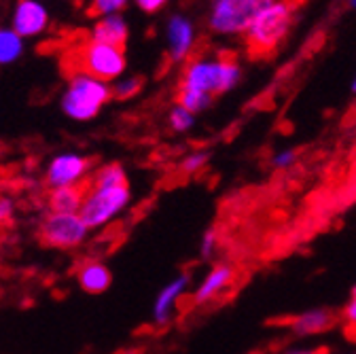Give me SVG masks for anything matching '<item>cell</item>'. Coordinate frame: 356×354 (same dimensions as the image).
<instances>
[{
	"label": "cell",
	"mask_w": 356,
	"mask_h": 354,
	"mask_svg": "<svg viewBox=\"0 0 356 354\" xmlns=\"http://www.w3.org/2000/svg\"><path fill=\"white\" fill-rule=\"evenodd\" d=\"M94 170L96 168L92 157L76 151H62L47 161V168H44V185L49 189L87 185Z\"/></svg>",
	"instance_id": "8"
},
{
	"label": "cell",
	"mask_w": 356,
	"mask_h": 354,
	"mask_svg": "<svg viewBox=\"0 0 356 354\" xmlns=\"http://www.w3.org/2000/svg\"><path fill=\"white\" fill-rule=\"evenodd\" d=\"M333 325H335V312H333V309H329V307H312V309H305V312L293 316L286 327H289L291 335L303 339V337L325 333Z\"/></svg>",
	"instance_id": "13"
},
{
	"label": "cell",
	"mask_w": 356,
	"mask_h": 354,
	"mask_svg": "<svg viewBox=\"0 0 356 354\" xmlns=\"http://www.w3.org/2000/svg\"><path fill=\"white\" fill-rule=\"evenodd\" d=\"M26 51V38H22L11 26H0V66L15 64Z\"/></svg>",
	"instance_id": "17"
},
{
	"label": "cell",
	"mask_w": 356,
	"mask_h": 354,
	"mask_svg": "<svg viewBox=\"0 0 356 354\" xmlns=\"http://www.w3.org/2000/svg\"><path fill=\"white\" fill-rule=\"evenodd\" d=\"M348 5H350L352 11H356V0H348Z\"/></svg>",
	"instance_id": "30"
},
{
	"label": "cell",
	"mask_w": 356,
	"mask_h": 354,
	"mask_svg": "<svg viewBox=\"0 0 356 354\" xmlns=\"http://www.w3.org/2000/svg\"><path fill=\"white\" fill-rule=\"evenodd\" d=\"M293 24H295V7L291 0H272L254 17L242 40L252 56H270L286 40Z\"/></svg>",
	"instance_id": "4"
},
{
	"label": "cell",
	"mask_w": 356,
	"mask_h": 354,
	"mask_svg": "<svg viewBox=\"0 0 356 354\" xmlns=\"http://www.w3.org/2000/svg\"><path fill=\"white\" fill-rule=\"evenodd\" d=\"M352 295H356V284H354V289H352Z\"/></svg>",
	"instance_id": "32"
},
{
	"label": "cell",
	"mask_w": 356,
	"mask_h": 354,
	"mask_svg": "<svg viewBox=\"0 0 356 354\" xmlns=\"http://www.w3.org/2000/svg\"><path fill=\"white\" fill-rule=\"evenodd\" d=\"M218 248H220V236L214 227H208L200 240V255L204 259H212L218 252Z\"/></svg>",
	"instance_id": "22"
},
{
	"label": "cell",
	"mask_w": 356,
	"mask_h": 354,
	"mask_svg": "<svg viewBox=\"0 0 356 354\" xmlns=\"http://www.w3.org/2000/svg\"><path fill=\"white\" fill-rule=\"evenodd\" d=\"M111 87H113V98L131 100V98H136L143 92L145 81L138 74H121L117 81L111 83Z\"/></svg>",
	"instance_id": "19"
},
{
	"label": "cell",
	"mask_w": 356,
	"mask_h": 354,
	"mask_svg": "<svg viewBox=\"0 0 356 354\" xmlns=\"http://www.w3.org/2000/svg\"><path fill=\"white\" fill-rule=\"evenodd\" d=\"M76 280L79 287L89 293V295H102L104 291L111 289L113 284V274L108 270V265L96 259L83 261L76 270Z\"/></svg>",
	"instance_id": "14"
},
{
	"label": "cell",
	"mask_w": 356,
	"mask_h": 354,
	"mask_svg": "<svg viewBox=\"0 0 356 354\" xmlns=\"http://www.w3.org/2000/svg\"><path fill=\"white\" fill-rule=\"evenodd\" d=\"M85 195V185L49 189V210L51 212H79Z\"/></svg>",
	"instance_id": "16"
},
{
	"label": "cell",
	"mask_w": 356,
	"mask_h": 354,
	"mask_svg": "<svg viewBox=\"0 0 356 354\" xmlns=\"http://www.w3.org/2000/svg\"><path fill=\"white\" fill-rule=\"evenodd\" d=\"M272 0H208L206 28L220 40H242L254 17Z\"/></svg>",
	"instance_id": "6"
},
{
	"label": "cell",
	"mask_w": 356,
	"mask_h": 354,
	"mask_svg": "<svg viewBox=\"0 0 356 354\" xmlns=\"http://www.w3.org/2000/svg\"><path fill=\"white\" fill-rule=\"evenodd\" d=\"M312 352H314V348H307V346H301V344L289 346V348L282 350V354H312Z\"/></svg>",
	"instance_id": "27"
},
{
	"label": "cell",
	"mask_w": 356,
	"mask_h": 354,
	"mask_svg": "<svg viewBox=\"0 0 356 354\" xmlns=\"http://www.w3.org/2000/svg\"><path fill=\"white\" fill-rule=\"evenodd\" d=\"M134 0H89L87 13L92 17H106V15H121Z\"/></svg>",
	"instance_id": "20"
},
{
	"label": "cell",
	"mask_w": 356,
	"mask_h": 354,
	"mask_svg": "<svg viewBox=\"0 0 356 354\" xmlns=\"http://www.w3.org/2000/svg\"><path fill=\"white\" fill-rule=\"evenodd\" d=\"M134 5H136L147 15H155V13L163 11L170 5V0H134Z\"/></svg>",
	"instance_id": "26"
},
{
	"label": "cell",
	"mask_w": 356,
	"mask_h": 354,
	"mask_svg": "<svg viewBox=\"0 0 356 354\" xmlns=\"http://www.w3.org/2000/svg\"><path fill=\"white\" fill-rule=\"evenodd\" d=\"M64 58L68 72H87L108 83L125 74L127 68V56L123 47L106 45L94 38H85L72 49H66Z\"/></svg>",
	"instance_id": "5"
},
{
	"label": "cell",
	"mask_w": 356,
	"mask_h": 354,
	"mask_svg": "<svg viewBox=\"0 0 356 354\" xmlns=\"http://www.w3.org/2000/svg\"><path fill=\"white\" fill-rule=\"evenodd\" d=\"M89 38L106 42V45H115V47H125L129 40V24L127 19L121 15H106V17H98L89 30Z\"/></svg>",
	"instance_id": "15"
},
{
	"label": "cell",
	"mask_w": 356,
	"mask_h": 354,
	"mask_svg": "<svg viewBox=\"0 0 356 354\" xmlns=\"http://www.w3.org/2000/svg\"><path fill=\"white\" fill-rule=\"evenodd\" d=\"M111 100L113 87L108 81L87 72H68V81L60 96V108L70 121L89 123L104 111Z\"/></svg>",
	"instance_id": "2"
},
{
	"label": "cell",
	"mask_w": 356,
	"mask_h": 354,
	"mask_svg": "<svg viewBox=\"0 0 356 354\" xmlns=\"http://www.w3.org/2000/svg\"><path fill=\"white\" fill-rule=\"evenodd\" d=\"M197 123V115L191 113L189 108H185L183 104H174L170 111H168V127L174 131V134H187L191 131Z\"/></svg>",
	"instance_id": "18"
},
{
	"label": "cell",
	"mask_w": 356,
	"mask_h": 354,
	"mask_svg": "<svg viewBox=\"0 0 356 354\" xmlns=\"http://www.w3.org/2000/svg\"><path fill=\"white\" fill-rule=\"evenodd\" d=\"M15 218V202L7 195H0V225H9Z\"/></svg>",
	"instance_id": "25"
},
{
	"label": "cell",
	"mask_w": 356,
	"mask_h": 354,
	"mask_svg": "<svg viewBox=\"0 0 356 354\" xmlns=\"http://www.w3.org/2000/svg\"><path fill=\"white\" fill-rule=\"evenodd\" d=\"M121 354H143V350H136V348H131V350H123Z\"/></svg>",
	"instance_id": "29"
},
{
	"label": "cell",
	"mask_w": 356,
	"mask_h": 354,
	"mask_svg": "<svg viewBox=\"0 0 356 354\" xmlns=\"http://www.w3.org/2000/svg\"><path fill=\"white\" fill-rule=\"evenodd\" d=\"M51 26V13L40 0H17L11 11V28L22 38H38Z\"/></svg>",
	"instance_id": "10"
},
{
	"label": "cell",
	"mask_w": 356,
	"mask_h": 354,
	"mask_svg": "<svg viewBox=\"0 0 356 354\" xmlns=\"http://www.w3.org/2000/svg\"><path fill=\"white\" fill-rule=\"evenodd\" d=\"M165 56L172 64H185L193 58L200 32L187 13H172L163 26Z\"/></svg>",
	"instance_id": "9"
},
{
	"label": "cell",
	"mask_w": 356,
	"mask_h": 354,
	"mask_svg": "<svg viewBox=\"0 0 356 354\" xmlns=\"http://www.w3.org/2000/svg\"><path fill=\"white\" fill-rule=\"evenodd\" d=\"M236 280V270L229 263H216L208 270V274L204 276V280L197 284V289L193 291V301L204 305L214 301L216 297H220L225 293Z\"/></svg>",
	"instance_id": "12"
},
{
	"label": "cell",
	"mask_w": 356,
	"mask_h": 354,
	"mask_svg": "<svg viewBox=\"0 0 356 354\" xmlns=\"http://www.w3.org/2000/svg\"><path fill=\"white\" fill-rule=\"evenodd\" d=\"M350 92L356 96V72H354V77H352V83H350Z\"/></svg>",
	"instance_id": "28"
},
{
	"label": "cell",
	"mask_w": 356,
	"mask_h": 354,
	"mask_svg": "<svg viewBox=\"0 0 356 354\" xmlns=\"http://www.w3.org/2000/svg\"><path fill=\"white\" fill-rule=\"evenodd\" d=\"M242 77L244 70L238 58L229 54L212 51V54L193 56L189 62L183 64L178 87L216 98L238 90Z\"/></svg>",
	"instance_id": "1"
},
{
	"label": "cell",
	"mask_w": 356,
	"mask_h": 354,
	"mask_svg": "<svg viewBox=\"0 0 356 354\" xmlns=\"http://www.w3.org/2000/svg\"><path fill=\"white\" fill-rule=\"evenodd\" d=\"M312 354H331V352H327V350H314Z\"/></svg>",
	"instance_id": "31"
},
{
	"label": "cell",
	"mask_w": 356,
	"mask_h": 354,
	"mask_svg": "<svg viewBox=\"0 0 356 354\" xmlns=\"http://www.w3.org/2000/svg\"><path fill=\"white\" fill-rule=\"evenodd\" d=\"M131 204V189L129 183H104L89 179L85 185L83 204L79 208L85 225L96 232L111 225L119 218Z\"/></svg>",
	"instance_id": "3"
},
{
	"label": "cell",
	"mask_w": 356,
	"mask_h": 354,
	"mask_svg": "<svg viewBox=\"0 0 356 354\" xmlns=\"http://www.w3.org/2000/svg\"><path fill=\"white\" fill-rule=\"evenodd\" d=\"M89 230L79 212H47L38 225V238L44 246L72 250L89 238Z\"/></svg>",
	"instance_id": "7"
},
{
	"label": "cell",
	"mask_w": 356,
	"mask_h": 354,
	"mask_svg": "<svg viewBox=\"0 0 356 354\" xmlns=\"http://www.w3.org/2000/svg\"><path fill=\"white\" fill-rule=\"evenodd\" d=\"M341 325L348 335L356 337V295H352L341 309Z\"/></svg>",
	"instance_id": "23"
},
{
	"label": "cell",
	"mask_w": 356,
	"mask_h": 354,
	"mask_svg": "<svg viewBox=\"0 0 356 354\" xmlns=\"http://www.w3.org/2000/svg\"><path fill=\"white\" fill-rule=\"evenodd\" d=\"M191 287V278L189 274H178L174 276L168 284H163V289L157 293L155 301H153V309H151V319L157 327H165L172 323L178 303L185 297V293Z\"/></svg>",
	"instance_id": "11"
},
{
	"label": "cell",
	"mask_w": 356,
	"mask_h": 354,
	"mask_svg": "<svg viewBox=\"0 0 356 354\" xmlns=\"http://www.w3.org/2000/svg\"><path fill=\"white\" fill-rule=\"evenodd\" d=\"M350 354H356V352H350Z\"/></svg>",
	"instance_id": "33"
},
{
	"label": "cell",
	"mask_w": 356,
	"mask_h": 354,
	"mask_svg": "<svg viewBox=\"0 0 356 354\" xmlns=\"http://www.w3.org/2000/svg\"><path fill=\"white\" fill-rule=\"evenodd\" d=\"M272 168L276 170H291L297 163V151L295 149H278L272 159H270Z\"/></svg>",
	"instance_id": "24"
},
{
	"label": "cell",
	"mask_w": 356,
	"mask_h": 354,
	"mask_svg": "<svg viewBox=\"0 0 356 354\" xmlns=\"http://www.w3.org/2000/svg\"><path fill=\"white\" fill-rule=\"evenodd\" d=\"M208 161H210V153L197 149V151H191V153L185 155V159L181 161V170L185 174H197L208 166Z\"/></svg>",
	"instance_id": "21"
}]
</instances>
